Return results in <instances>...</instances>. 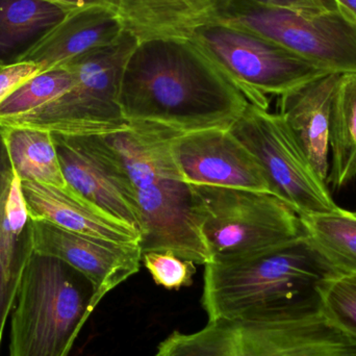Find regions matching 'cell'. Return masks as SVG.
<instances>
[{"instance_id": "cell-4", "label": "cell", "mask_w": 356, "mask_h": 356, "mask_svg": "<svg viewBox=\"0 0 356 356\" xmlns=\"http://www.w3.org/2000/svg\"><path fill=\"white\" fill-rule=\"evenodd\" d=\"M16 299L10 356H68L99 303L85 276L29 250L23 253Z\"/></svg>"}, {"instance_id": "cell-31", "label": "cell", "mask_w": 356, "mask_h": 356, "mask_svg": "<svg viewBox=\"0 0 356 356\" xmlns=\"http://www.w3.org/2000/svg\"><path fill=\"white\" fill-rule=\"evenodd\" d=\"M353 216H355V217H356V211H353Z\"/></svg>"}, {"instance_id": "cell-26", "label": "cell", "mask_w": 356, "mask_h": 356, "mask_svg": "<svg viewBox=\"0 0 356 356\" xmlns=\"http://www.w3.org/2000/svg\"><path fill=\"white\" fill-rule=\"evenodd\" d=\"M41 72L37 64L29 60L0 66V104L21 86Z\"/></svg>"}, {"instance_id": "cell-25", "label": "cell", "mask_w": 356, "mask_h": 356, "mask_svg": "<svg viewBox=\"0 0 356 356\" xmlns=\"http://www.w3.org/2000/svg\"><path fill=\"white\" fill-rule=\"evenodd\" d=\"M142 261L154 282L167 290H179L193 284L196 264L181 259L171 251L143 253Z\"/></svg>"}, {"instance_id": "cell-10", "label": "cell", "mask_w": 356, "mask_h": 356, "mask_svg": "<svg viewBox=\"0 0 356 356\" xmlns=\"http://www.w3.org/2000/svg\"><path fill=\"white\" fill-rule=\"evenodd\" d=\"M67 184L106 215L141 234L137 192L116 152L102 136L52 135Z\"/></svg>"}, {"instance_id": "cell-22", "label": "cell", "mask_w": 356, "mask_h": 356, "mask_svg": "<svg viewBox=\"0 0 356 356\" xmlns=\"http://www.w3.org/2000/svg\"><path fill=\"white\" fill-rule=\"evenodd\" d=\"M29 221L22 180L12 169V177L0 191V261L6 275L16 282H20L23 265L17 243Z\"/></svg>"}, {"instance_id": "cell-16", "label": "cell", "mask_w": 356, "mask_h": 356, "mask_svg": "<svg viewBox=\"0 0 356 356\" xmlns=\"http://www.w3.org/2000/svg\"><path fill=\"white\" fill-rule=\"evenodd\" d=\"M123 31L124 26L115 8L94 6L69 10L23 60L35 63L44 72L111 43Z\"/></svg>"}, {"instance_id": "cell-5", "label": "cell", "mask_w": 356, "mask_h": 356, "mask_svg": "<svg viewBox=\"0 0 356 356\" xmlns=\"http://www.w3.org/2000/svg\"><path fill=\"white\" fill-rule=\"evenodd\" d=\"M139 41L124 29L117 39L63 66L75 85L62 97L21 116L0 118V129H31L65 137L102 136L129 127L119 104L125 66Z\"/></svg>"}, {"instance_id": "cell-28", "label": "cell", "mask_w": 356, "mask_h": 356, "mask_svg": "<svg viewBox=\"0 0 356 356\" xmlns=\"http://www.w3.org/2000/svg\"><path fill=\"white\" fill-rule=\"evenodd\" d=\"M253 1L309 15L326 14L341 8L337 0H253Z\"/></svg>"}, {"instance_id": "cell-24", "label": "cell", "mask_w": 356, "mask_h": 356, "mask_svg": "<svg viewBox=\"0 0 356 356\" xmlns=\"http://www.w3.org/2000/svg\"><path fill=\"white\" fill-rule=\"evenodd\" d=\"M324 317L356 341V275L336 274L318 286Z\"/></svg>"}, {"instance_id": "cell-23", "label": "cell", "mask_w": 356, "mask_h": 356, "mask_svg": "<svg viewBox=\"0 0 356 356\" xmlns=\"http://www.w3.org/2000/svg\"><path fill=\"white\" fill-rule=\"evenodd\" d=\"M74 75L60 66L39 73L0 104V118L21 116L47 106L70 91Z\"/></svg>"}, {"instance_id": "cell-29", "label": "cell", "mask_w": 356, "mask_h": 356, "mask_svg": "<svg viewBox=\"0 0 356 356\" xmlns=\"http://www.w3.org/2000/svg\"><path fill=\"white\" fill-rule=\"evenodd\" d=\"M45 1L58 4L68 10L94 6H108L116 10V0H45Z\"/></svg>"}, {"instance_id": "cell-18", "label": "cell", "mask_w": 356, "mask_h": 356, "mask_svg": "<svg viewBox=\"0 0 356 356\" xmlns=\"http://www.w3.org/2000/svg\"><path fill=\"white\" fill-rule=\"evenodd\" d=\"M68 12L45 0H0V66L22 62Z\"/></svg>"}, {"instance_id": "cell-9", "label": "cell", "mask_w": 356, "mask_h": 356, "mask_svg": "<svg viewBox=\"0 0 356 356\" xmlns=\"http://www.w3.org/2000/svg\"><path fill=\"white\" fill-rule=\"evenodd\" d=\"M229 129L259 161L274 195L299 216L340 209L280 115L249 104Z\"/></svg>"}, {"instance_id": "cell-11", "label": "cell", "mask_w": 356, "mask_h": 356, "mask_svg": "<svg viewBox=\"0 0 356 356\" xmlns=\"http://www.w3.org/2000/svg\"><path fill=\"white\" fill-rule=\"evenodd\" d=\"M141 216V249L171 251L198 265L211 261L193 207L190 184L180 178L159 177L136 186Z\"/></svg>"}, {"instance_id": "cell-8", "label": "cell", "mask_w": 356, "mask_h": 356, "mask_svg": "<svg viewBox=\"0 0 356 356\" xmlns=\"http://www.w3.org/2000/svg\"><path fill=\"white\" fill-rule=\"evenodd\" d=\"M191 39L246 91L250 104L264 110L269 108L268 94L282 95L328 73L269 40L222 23L201 27Z\"/></svg>"}, {"instance_id": "cell-12", "label": "cell", "mask_w": 356, "mask_h": 356, "mask_svg": "<svg viewBox=\"0 0 356 356\" xmlns=\"http://www.w3.org/2000/svg\"><path fill=\"white\" fill-rule=\"evenodd\" d=\"M29 251L58 259L85 276L98 302L138 273L141 244H116L63 229L42 220L29 221Z\"/></svg>"}, {"instance_id": "cell-6", "label": "cell", "mask_w": 356, "mask_h": 356, "mask_svg": "<svg viewBox=\"0 0 356 356\" xmlns=\"http://www.w3.org/2000/svg\"><path fill=\"white\" fill-rule=\"evenodd\" d=\"M191 191L211 261L253 254L307 236L298 213L275 195L207 186H191Z\"/></svg>"}, {"instance_id": "cell-32", "label": "cell", "mask_w": 356, "mask_h": 356, "mask_svg": "<svg viewBox=\"0 0 356 356\" xmlns=\"http://www.w3.org/2000/svg\"><path fill=\"white\" fill-rule=\"evenodd\" d=\"M355 356H356V353H355Z\"/></svg>"}, {"instance_id": "cell-19", "label": "cell", "mask_w": 356, "mask_h": 356, "mask_svg": "<svg viewBox=\"0 0 356 356\" xmlns=\"http://www.w3.org/2000/svg\"><path fill=\"white\" fill-rule=\"evenodd\" d=\"M0 137L10 168L21 180L67 188L54 137L48 131L2 127Z\"/></svg>"}, {"instance_id": "cell-27", "label": "cell", "mask_w": 356, "mask_h": 356, "mask_svg": "<svg viewBox=\"0 0 356 356\" xmlns=\"http://www.w3.org/2000/svg\"><path fill=\"white\" fill-rule=\"evenodd\" d=\"M12 177V169L10 165L4 166L0 164V191L4 184ZM19 282L12 280L6 275L1 261H0V344H1L2 334H3L4 325L6 318L10 309L16 301L17 292H18Z\"/></svg>"}, {"instance_id": "cell-30", "label": "cell", "mask_w": 356, "mask_h": 356, "mask_svg": "<svg viewBox=\"0 0 356 356\" xmlns=\"http://www.w3.org/2000/svg\"><path fill=\"white\" fill-rule=\"evenodd\" d=\"M337 1L356 18V0H337Z\"/></svg>"}, {"instance_id": "cell-7", "label": "cell", "mask_w": 356, "mask_h": 356, "mask_svg": "<svg viewBox=\"0 0 356 356\" xmlns=\"http://www.w3.org/2000/svg\"><path fill=\"white\" fill-rule=\"evenodd\" d=\"M215 22L255 33L328 72L356 73V18L342 6L309 15L253 0H222Z\"/></svg>"}, {"instance_id": "cell-1", "label": "cell", "mask_w": 356, "mask_h": 356, "mask_svg": "<svg viewBox=\"0 0 356 356\" xmlns=\"http://www.w3.org/2000/svg\"><path fill=\"white\" fill-rule=\"evenodd\" d=\"M249 104L246 91L191 38L139 42L119 92L129 124L180 134L230 129Z\"/></svg>"}, {"instance_id": "cell-20", "label": "cell", "mask_w": 356, "mask_h": 356, "mask_svg": "<svg viewBox=\"0 0 356 356\" xmlns=\"http://www.w3.org/2000/svg\"><path fill=\"white\" fill-rule=\"evenodd\" d=\"M330 149L327 184L340 190L356 178V73L341 76L332 106Z\"/></svg>"}, {"instance_id": "cell-3", "label": "cell", "mask_w": 356, "mask_h": 356, "mask_svg": "<svg viewBox=\"0 0 356 356\" xmlns=\"http://www.w3.org/2000/svg\"><path fill=\"white\" fill-rule=\"evenodd\" d=\"M356 341L332 325L320 305L264 318H220L175 332L154 356H355Z\"/></svg>"}, {"instance_id": "cell-13", "label": "cell", "mask_w": 356, "mask_h": 356, "mask_svg": "<svg viewBox=\"0 0 356 356\" xmlns=\"http://www.w3.org/2000/svg\"><path fill=\"white\" fill-rule=\"evenodd\" d=\"M172 154L184 182L274 195L267 175L255 156L229 129L179 134Z\"/></svg>"}, {"instance_id": "cell-15", "label": "cell", "mask_w": 356, "mask_h": 356, "mask_svg": "<svg viewBox=\"0 0 356 356\" xmlns=\"http://www.w3.org/2000/svg\"><path fill=\"white\" fill-rule=\"evenodd\" d=\"M29 219L116 244H141V234L114 219L74 190L22 180Z\"/></svg>"}, {"instance_id": "cell-2", "label": "cell", "mask_w": 356, "mask_h": 356, "mask_svg": "<svg viewBox=\"0 0 356 356\" xmlns=\"http://www.w3.org/2000/svg\"><path fill=\"white\" fill-rule=\"evenodd\" d=\"M336 274L305 236L207 264L201 303L209 320L280 315L319 305L318 286Z\"/></svg>"}, {"instance_id": "cell-17", "label": "cell", "mask_w": 356, "mask_h": 356, "mask_svg": "<svg viewBox=\"0 0 356 356\" xmlns=\"http://www.w3.org/2000/svg\"><path fill=\"white\" fill-rule=\"evenodd\" d=\"M222 0H116L124 29L138 41L190 39L213 23Z\"/></svg>"}, {"instance_id": "cell-21", "label": "cell", "mask_w": 356, "mask_h": 356, "mask_svg": "<svg viewBox=\"0 0 356 356\" xmlns=\"http://www.w3.org/2000/svg\"><path fill=\"white\" fill-rule=\"evenodd\" d=\"M305 234L338 274L356 275V217L353 211H338L302 215Z\"/></svg>"}, {"instance_id": "cell-14", "label": "cell", "mask_w": 356, "mask_h": 356, "mask_svg": "<svg viewBox=\"0 0 356 356\" xmlns=\"http://www.w3.org/2000/svg\"><path fill=\"white\" fill-rule=\"evenodd\" d=\"M341 76L342 73H325L282 94L278 100L277 114L326 184L332 106Z\"/></svg>"}]
</instances>
